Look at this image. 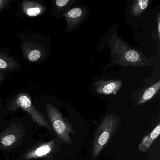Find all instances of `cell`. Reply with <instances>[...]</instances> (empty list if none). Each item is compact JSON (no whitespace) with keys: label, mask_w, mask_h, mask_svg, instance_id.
Returning <instances> with one entry per match:
<instances>
[{"label":"cell","mask_w":160,"mask_h":160,"mask_svg":"<svg viewBox=\"0 0 160 160\" xmlns=\"http://www.w3.org/2000/svg\"><path fill=\"white\" fill-rule=\"evenodd\" d=\"M109 45L116 63L124 66H143L147 64V59L140 52L131 48L116 34L110 37Z\"/></svg>","instance_id":"cell-1"},{"label":"cell","mask_w":160,"mask_h":160,"mask_svg":"<svg viewBox=\"0 0 160 160\" xmlns=\"http://www.w3.org/2000/svg\"><path fill=\"white\" fill-rule=\"evenodd\" d=\"M120 123V118L116 114H109L104 118L94 135L92 149L93 158L97 157L112 139Z\"/></svg>","instance_id":"cell-2"},{"label":"cell","mask_w":160,"mask_h":160,"mask_svg":"<svg viewBox=\"0 0 160 160\" xmlns=\"http://www.w3.org/2000/svg\"><path fill=\"white\" fill-rule=\"evenodd\" d=\"M46 109L50 123L57 136L64 143L71 145L72 143L71 135L75 133L74 128L52 104L47 103Z\"/></svg>","instance_id":"cell-3"},{"label":"cell","mask_w":160,"mask_h":160,"mask_svg":"<svg viewBox=\"0 0 160 160\" xmlns=\"http://www.w3.org/2000/svg\"><path fill=\"white\" fill-rule=\"evenodd\" d=\"M10 110H14L20 108L28 112L34 122L39 126L45 127L50 132L52 129L49 122L43 114L39 111L33 105L32 102L31 97L26 93H20L12 103L10 106Z\"/></svg>","instance_id":"cell-4"},{"label":"cell","mask_w":160,"mask_h":160,"mask_svg":"<svg viewBox=\"0 0 160 160\" xmlns=\"http://www.w3.org/2000/svg\"><path fill=\"white\" fill-rule=\"evenodd\" d=\"M25 134L24 125L15 123L0 134V150L12 148L19 144Z\"/></svg>","instance_id":"cell-5"},{"label":"cell","mask_w":160,"mask_h":160,"mask_svg":"<svg viewBox=\"0 0 160 160\" xmlns=\"http://www.w3.org/2000/svg\"><path fill=\"white\" fill-rule=\"evenodd\" d=\"M57 146V139L43 143L26 152L24 159L30 160L47 157L54 152Z\"/></svg>","instance_id":"cell-6"},{"label":"cell","mask_w":160,"mask_h":160,"mask_svg":"<svg viewBox=\"0 0 160 160\" xmlns=\"http://www.w3.org/2000/svg\"><path fill=\"white\" fill-rule=\"evenodd\" d=\"M122 86V83L118 80H100L94 83V88L97 93L105 95L116 94Z\"/></svg>","instance_id":"cell-7"},{"label":"cell","mask_w":160,"mask_h":160,"mask_svg":"<svg viewBox=\"0 0 160 160\" xmlns=\"http://www.w3.org/2000/svg\"><path fill=\"white\" fill-rule=\"evenodd\" d=\"M22 7L23 12L28 16L31 17L42 14L46 10L45 8L43 5L29 1H23Z\"/></svg>","instance_id":"cell-8"},{"label":"cell","mask_w":160,"mask_h":160,"mask_svg":"<svg viewBox=\"0 0 160 160\" xmlns=\"http://www.w3.org/2000/svg\"><path fill=\"white\" fill-rule=\"evenodd\" d=\"M85 15V11L84 9L79 7H76L65 13L64 16L69 28H73L81 21Z\"/></svg>","instance_id":"cell-9"},{"label":"cell","mask_w":160,"mask_h":160,"mask_svg":"<svg viewBox=\"0 0 160 160\" xmlns=\"http://www.w3.org/2000/svg\"><path fill=\"white\" fill-rule=\"evenodd\" d=\"M160 134V123H158L153 130L142 139L138 146L139 151L146 152L152 145L154 140L158 137Z\"/></svg>","instance_id":"cell-10"},{"label":"cell","mask_w":160,"mask_h":160,"mask_svg":"<svg viewBox=\"0 0 160 160\" xmlns=\"http://www.w3.org/2000/svg\"><path fill=\"white\" fill-rule=\"evenodd\" d=\"M160 81L158 80L155 84L147 88L140 96L138 105L142 104L151 99L160 89Z\"/></svg>","instance_id":"cell-11"},{"label":"cell","mask_w":160,"mask_h":160,"mask_svg":"<svg viewBox=\"0 0 160 160\" xmlns=\"http://www.w3.org/2000/svg\"><path fill=\"white\" fill-rule=\"evenodd\" d=\"M17 66L16 62L11 57L0 53V70H11Z\"/></svg>","instance_id":"cell-12"},{"label":"cell","mask_w":160,"mask_h":160,"mask_svg":"<svg viewBox=\"0 0 160 160\" xmlns=\"http://www.w3.org/2000/svg\"><path fill=\"white\" fill-rule=\"evenodd\" d=\"M148 0H138L134 2L132 7V13L135 17H138L144 12L149 5Z\"/></svg>","instance_id":"cell-13"},{"label":"cell","mask_w":160,"mask_h":160,"mask_svg":"<svg viewBox=\"0 0 160 160\" xmlns=\"http://www.w3.org/2000/svg\"><path fill=\"white\" fill-rule=\"evenodd\" d=\"M28 50L25 51V54L29 61L31 62H35L38 60L42 56V52L39 48H36L28 47Z\"/></svg>","instance_id":"cell-14"},{"label":"cell","mask_w":160,"mask_h":160,"mask_svg":"<svg viewBox=\"0 0 160 160\" xmlns=\"http://www.w3.org/2000/svg\"><path fill=\"white\" fill-rule=\"evenodd\" d=\"M71 1L69 0H57L56 1V5L59 8H62L66 6Z\"/></svg>","instance_id":"cell-15"},{"label":"cell","mask_w":160,"mask_h":160,"mask_svg":"<svg viewBox=\"0 0 160 160\" xmlns=\"http://www.w3.org/2000/svg\"><path fill=\"white\" fill-rule=\"evenodd\" d=\"M8 2L7 0H0V10L2 9Z\"/></svg>","instance_id":"cell-16"},{"label":"cell","mask_w":160,"mask_h":160,"mask_svg":"<svg viewBox=\"0 0 160 160\" xmlns=\"http://www.w3.org/2000/svg\"><path fill=\"white\" fill-rule=\"evenodd\" d=\"M160 16L158 17V36L160 37Z\"/></svg>","instance_id":"cell-17"},{"label":"cell","mask_w":160,"mask_h":160,"mask_svg":"<svg viewBox=\"0 0 160 160\" xmlns=\"http://www.w3.org/2000/svg\"><path fill=\"white\" fill-rule=\"evenodd\" d=\"M4 78V74H3V73H2L0 72V82H1V81L3 80Z\"/></svg>","instance_id":"cell-18"},{"label":"cell","mask_w":160,"mask_h":160,"mask_svg":"<svg viewBox=\"0 0 160 160\" xmlns=\"http://www.w3.org/2000/svg\"><path fill=\"white\" fill-rule=\"evenodd\" d=\"M1 105L0 104V108H1Z\"/></svg>","instance_id":"cell-19"}]
</instances>
